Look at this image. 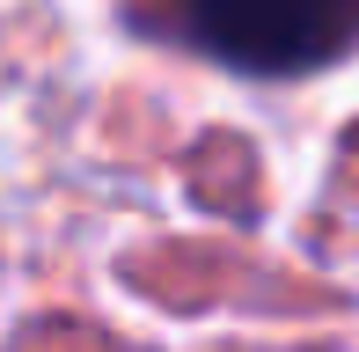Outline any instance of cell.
<instances>
[{
	"label": "cell",
	"instance_id": "6da1fadb",
	"mask_svg": "<svg viewBox=\"0 0 359 352\" xmlns=\"http://www.w3.org/2000/svg\"><path fill=\"white\" fill-rule=\"evenodd\" d=\"M184 15L242 74H316L359 44V0H184Z\"/></svg>",
	"mask_w": 359,
	"mask_h": 352
}]
</instances>
